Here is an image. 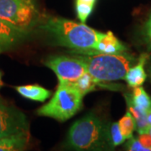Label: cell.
Here are the masks:
<instances>
[{
	"label": "cell",
	"instance_id": "obj_1",
	"mask_svg": "<svg viewBox=\"0 0 151 151\" xmlns=\"http://www.w3.org/2000/svg\"><path fill=\"white\" fill-rule=\"evenodd\" d=\"M40 28L48 33L58 45L73 49L78 54L93 50L103 34L83 23L57 17L49 18Z\"/></svg>",
	"mask_w": 151,
	"mask_h": 151
},
{
	"label": "cell",
	"instance_id": "obj_2",
	"mask_svg": "<svg viewBox=\"0 0 151 151\" xmlns=\"http://www.w3.org/2000/svg\"><path fill=\"white\" fill-rule=\"evenodd\" d=\"M65 146L73 151H112L108 125L93 113L76 121L70 128Z\"/></svg>",
	"mask_w": 151,
	"mask_h": 151
},
{
	"label": "cell",
	"instance_id": "obj_3",
	"mask_svg": "<svg viewBox=\"0 0 151 151\" xmlns=\"http://www.w3.org/2000/svg\"><path fill=\"white\" fill-rule=\"evenodd\" d=\"M76 56L86 64L87 72L101 83L124 79L130 65L135 60L132 55L124 52L119 54L92 52Z\"/></svg>",
	"mask_w": 151,
	"mask_h": 151
},
{
	"label": "cell",
	"instance_id": "obj_4",
	"mask_svg": "<svg viewBox=\"0 0 151 151\" xmlns=\"http://www.w3.org/2000/svg\"><path fill=\"white\" fill-rule=\"evenodd\" d=\"M82 99L83 96L72 83L59 84L50 101L38 109L37 114L65 122L81 110Z\"/></svg>",
	"mask_w": 151,
	"mask_h": 151
},
{
	"label": "cell",
	"instance_id": "obj_5",
	"mask_svg": "<svg viewBox=\"0 0 151 151\" xmlns=\"http://www.w3.org/2000/svg\"><path fill=\"white\" fill-rule=\"evenodd\" d=\"M0 19L29 33L40 19L35 0H0Z\"/></svg>",
	"mask_w": 151,
	"mask_h": 151
},
{
	"label": "cell",
	"instance_id": "obj_6",
	"mask_svg": "<svg viewBox=\"0 0 151 151\" xmlns=\"http://www.w3.org/2000/svg\"><path fill=\"white\" fill-rule=\"evenodd\" d=\"M45 65L55 73L59 84L73 83L87 72L86 64L76 55L51 56L45 61Z\"/></svg>",
	"mask_w": 151,
	"mask_h": 151
},
{
	"label": "cell",
	"instance_id": "obj_7",
	"mask_svg": "<svg viewBox=\"0 0 151 151\" xmlns=\"http://www.w3.org/2000/svg\"><path fill=\"white\" fill-rule=\"evenodd\" d=\"M29 134V124L24 113L0 99V139Z\"/></svg>",
	"mask_w": 151,
	"mask_h": 151
},
{
	"label": "cell",
	"instance_id": "obj_8",
	"mask_svg": "<svg viewBox=\"0 0 151 151\" xmlns=\"http://www.w3.org/2000/svg\"><path fill=\"white\" fill-rule=\"evenodd\" d=\"M28 35L0 19V51L18 45Z\"/></svg>",
	"mask_w": 151,
	"mask_h": 151
},
{
	"label": "cell",
	"instance_id": "obj_9",
	"mask_svg": "<svg viewBox=\"0 0 151 151\" xmlns=\"http://www.w3.org/2000/svg\"><path fill=\"white\" fill-rule=\"evenodd\" d=\"M126 50V47L124 44H122L116 36L113 35V32L108 31L107 33H103L102 37L96 44L95 49L91 51H86L83 53H103V54H119L123 53ZM79 53V54H83Z\"/></svg>",
	"mask_w": 151,
	"mask_h": 151
},
{
	"label": "cell",
	"instance_id": "obj_10",
	"mask_svg": "<svg viewBox=\"0 0 151 151\" xmlns=\"http://www.w3.org/2000/svg\"><path fill=\"white\" fill-rule=\"evenodd\" d=\"M148 59V55L143 54L139 57V63L133 67H130L124 76L125 81L131 87L140 86L146 80V72L145 71V64Z\"/></svg>",
	"mask_w": 151,
	"mask_h": 151
},
{
	"label": "cell",
	"instance_id": "obj_11",
	"mask_svg": "<svg viewBox=\"0 0 151 151\" xmlns=\"http://www.w3.org/2000/svg\"><path fill=\"white\" fill-rule=\"evenodd\" d=\"M30 134L14 135L0 139V151H24L29 145Z\"/></svg>",
	"mask_w": 151,
	"mask_h": 151
},
{
	"label": "cell",
	"instance_id": "obj_12",
	"mask_svg": "<svg viewBox=\"0 0 151 151\" xmlns=\"http://www.w3.org/2000/svg\"><path fill=\"white\" fill-rule=\"evenodd\" d=\"M16 91L22 97H25L29 100L45 102L47 98L50 97L51 92L46 88L40 85H27V86H19L16 87Z\"/></svg>",
	"mask_w": 151,
	"mask_h": 151
},
{
	"label": "cell",
	"instance_id": "obj_13",
	"mask_svg": "<svg viewBox=\"0 0 151 151\" xmlns=\"http://www.w3.org/2000/svg\"><path fill=\"white\" fill-rule=\"evenodd\" d=\"M126 102L129 108V112L132 116L134 117L135 120V124H136V129H135L138 131L139 134H144V133H148L150 125L148 123L147 120V113L140 110L139 108H138L136 106H134L133 103L130 100V97L126 96Z\"/></svg>",
	"mask_w": 151,
	"mask_h": 151
},
{
	"label": "cell",
	"instance_id": "obj_14",
	"mask_svg": "<svg viewBox=\"0 0 151 151\" xmlns=\"http://www.w3.org/2000/svg\"><path fill=\"white\" fill-rule=\"evenodd\" d=\"M72 84L75 86L76 88L81 92V95L84 97L87 93L94 91L97 86L101 85L102 83L97 81L95 78H93L88 72H86L83 76H81L78 80H76L75 82H73Z\"/></svg>",
	"mask_w": 151,
	"mask_h": 151
},
{
	"label": "cell",
	"instance_id": "obj_15",
	"mask_svg": "<svg viewBox=\"0 0 151 151\" xmlns=\"http://www.w3.org/2000/svg\"><path fill=\"white\" fill-rule=\"evenodd\" d=\"M129 97L134 106L147 113L151 105V98L142 86L134 87L133 95Z\"/></svg>",
	"mask_w": 151,
	"mask_h": 151
},
{
	"label": "cell",
	"instance_id": "obj_16",
	"mask_svg": "<svg viewBox=\"0 0 151 151\" xmlns=\"http://www.w3.org/2000/svg\"><path fill=\"white\" fill-rule=\"evenodd\" d=\"M97 0H76V12L79 20L85 24L91 15Z\"/></svg>",
	"mask_w": 151,
	"mask_h": 151
},
{
	"label": "cell",
	"instance_id": "obj_17",
	"mask_svg": "<svg viewBox=\"0 0 151 151\" xmlns=\"http://www.w3.org/2000/svg\"><path fill=\"white\" fill-rule=\"evenodd\" d=\"M119 125L122 134L126 139H129L133 137V133L136 129V124L134 117L129 111L119 120Z\"/></svg>",
	"mask_w": 151,
	"mask_h": 151
},
{
	"label": "cell",
	"instance_id": "obj_18",
	"mask_svg": "<svg viewBox=\"0 0 151 151\" xmlns=\"http://www.w3.org/2000/svg\"><path fill=\"white\" fill-rule=\"evenodd\" d=\"M108 135L109 143L113 148L122 145L126 139L124 137V135L122 134L119 123H113L112 124H108Z\"/></svg>",
	"mask_w": 151,
	"mask_h": 151
},
{
	"label": "cell",
	"instance_id": "obj_19",
	"mask_svg": "<svg viewBox=\"0 0 151 151\" xmlns=\"http://www.w3.org/2000/svg\"><path fill=\"white\" fill-rule=\"evenodd\" d=\"M127 151H151V148H146L141 145L138 139L130 138L126 145Z\"/></svg>",
	"mask_w": 151,
	"mask_h": 151
},
{
	"label": "cell",
	"instance_id": "obj_20",
	"mask_svg": "<svg viewBox=\"0 0 151 151\" xmlns=\"http://www.w3.org/2000/svg\"><path fill=\"white\" fill-rule=\"evenodd\" d=\"M138 140L139 141L142 145L146 148H151V135L148 133H144V134H139L138 137Z\"/></svg>",
	"mask_w": 151,
	"mask_h": 151
},
{
	"label": "cell",
	"instance_id": "obj_21",
	"mask_svg": "<svg viewBox=\"0 0 151 151\" xmlns=\"http://www.w3.org/2000/svg\"><path fill=\"white\" fill-rule=\"evenodd\" d=\"M145 30H146V32H147V31H151V14H150V17H149L148 21H147V23H146Z\"/></svg>",
	"mask_w": 151,
	"mask_h": 151
},
{
	"label": "cell",
	"instance_id": "obj_22",
	"mask_svg": "<svg viewBox=\"0 0 151 151\" xmlns=\"http://www.w3.org/2000/svg\"><path fill=\"white\" fill-rule=\"evenodd\" d=\"M147 120H148V123L151 126V105L149 110L147 111Z\"/></svg>",
	"mask_w": 151,
	"mask_h": 151
},
{
	"label": "cell",
	"instance_id": "obj_23",
	"mask_svg": "<svg viewBox=\"0 0 151 151\" xmlns=\"http://www.w3.org/2000/svg\"><path fill=\"white\" fill-rule=\"evenodd\" d=\"M146 35H147V38H148L149 43L150 44L151 46V31H147V32H146Z\"/></svg>",
	"mask_w": 151,
	"mask_h": 151
},
{
	"label": "cell",
	"instance_id": "obj_24",
	"mask_svg": "<svg viewBox=\"0 0 151 151\" xmlns=\"http://www.w3.org/2000/svg\"><path fill=\"white\" fill-rule=\"evenodd\" d=\"M1 76H2V75H1V72H0V88H1V86H2V78H1Z\"/></svg>",
	"mask_w": 151,
	"mask_h": 151
},
{
	"label": "cell",
	"instance_id": "obj_25",
	"mask_svg": "<svg viewBox=\"0 0 151 151\" xmlns=\"http://www.w3.org/2000/svg\"><path fill=\"white\" fill-rule=\"evenodd\" d=\"M149 133H150L151 135V126H150V130H149Z\"/></svg>",
	"mask_w": 151,
	"mask_h": 151
}]
</instances>
